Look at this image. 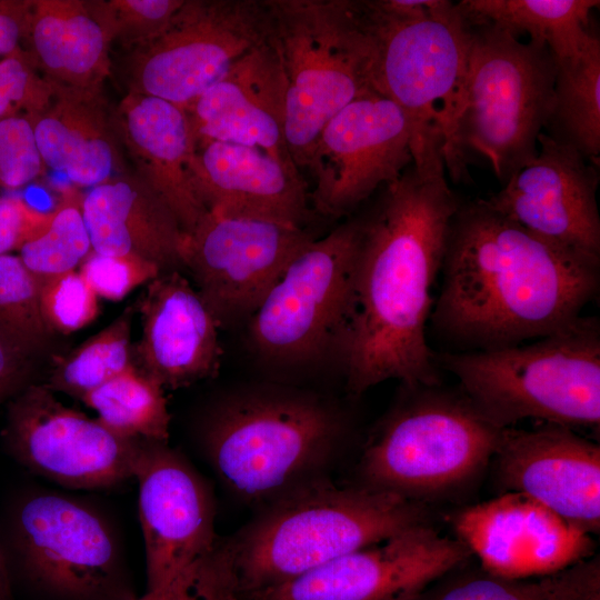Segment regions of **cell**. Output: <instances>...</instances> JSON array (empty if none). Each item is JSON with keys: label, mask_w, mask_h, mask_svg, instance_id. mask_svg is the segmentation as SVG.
Segmentation results:
<instances>
[{"label": "cell", "mask_w": 600, "mask_h": 600, "mask_svg": "<svg viewBox=\"0 0 600 600\" xmlns=\"http://www.w3.org/2000/svg\"><path fill=\"white\" fill-rule=\"evenodd\" d=\"M460 200L442 160L411 163L362 219L350 307L337 354L359 396L387 380L441 384L426 328Z\"/></svg>", "instance_id": "cell-1"}, {"label": "cell", "mask_w": 600, "mask_h": 600, "mask_svg": "<svg viewBox=\"0 0 600 600\" xmlns=\"http://www.w3.org/2000/svg\"><path fill=\"white\" fill-rule=\"evenodd\" d=\"M433 331L463 351L544 337L581 316L600 264L531 233L487 199L460 202L451 219Z\"/></svg>", "instance_id": "cell-2"}, {"label": "cell", "mask_w": 600, "mask_h": 600, "mask_svg": "<svg viewBox=\"0 0 600 600\" xmlns=\"http://www.w3.org/2000/svg\"><path fill=\"white\" fill-rule=\"evenodd\" d=\"M344 419L318 396L257 387L221 399L202 428V446L224 484L261 508L327 479Z\"/></svg>", "instance_id": "cell-3"}, {"label": "cell", "mask_w": 600, "mask_h": 600, "mask_svg": "<svg viewBox=\"0 0 600 600\" xmlns=\"http://www.w3.org/2000/svg\"><path fill=\"white\" fill-rule=\"evenodd\" d=\"M426 523L422 503L328 479L259 508L230 542L242 596L276 587Z\"/></svg>", "instance_id": "cell-4"}, {"label": "cell", "mask_w": 600, "mask_h": 600, "mask_svg": "<svg viewBox=\"0 0 600 600\" xmlns=\"http://www.w3.org/2000/svg\"><path fill=\"white\" fill-rule=\"evenodd\" d=\"M376 39L374 89L412 129V162L441 157L462 176L456 134L464 99L471 21L447 0H367Z\"/></svg>", "instance_id": "cell-5"}, {"label": "cell", "mask_w": 600, "mask_h": 600, "mask_svg": "<svg viewBox=\"0 0 600 600\" xmlns=\"http://www.w3.org/2000/svg\"><path fill=\"white\" fill-rule=\"evenodd\" d=\"M460 391L499 429L522 420L598 428L600 323L580 316L527 343L436 354Z\"/></svg>", "instance_id": "cell-6"}, {"label": "cell", "mask_w": 600, "mask_h": 600, "mask_svg": "<svg viewBox=\"0 0 600 600\" xmlns=\"http://www.w3.org/2000/svg\"><path fill=\"white\" fill-rule=\"evenodd\" d=\"M286 82L284 132L298 169L328 121L374 89L376 39L367 0H268Z\"/></svg>", "instance_id": "cell-7"}, {"label": "cell", "mask_w": 600, "mask_h": 600, "mask_svg": "<svg viewBox=\"0 0 600 600\" xmlns=\"http://www.w3.org/2000/svg\"><path fill=\"white\" fill-rule=\"evenodd\" d=\"M402 388L366 442L361 486L418 503L466 488L492 460L502 429L461 391Z\"/></svg>", "instance_id": "cell-8"}, {"label": "cell", "mask_w": 600, "mask_h": 600, "mask_svg": "<svg viewBox=\"0 0 600 600\" xmlns=\"http://www.w3.org/2000/svg\"><path fill=\"white\" fill-rule=\"evenodd\" d=\"M470 20V19H469ZM471 44L456 150L486 158L503 183L538 153L554 104L556 63L549 49L481 21Z\"/></svg>", "instance_id": "cell-9"}, {"label": "cell", "mask_w": 600, "mask_h": 600, "mask_svg": "<svg viewBox=\"0 0 600 600\" xmlns=\"http://www.w3.org/2000/svg\"><path fill=\"white\" fill-rule=\"evenodd\" d=\"M10 546L28 580L60 600H132L109 520L81 498L34 490L10 516Z\"/></svg>", "instance_id": "cell-10"}, {"label": "cell", "mask_w": 600, "mask_h": 600, "mask_svg": "<svg viewBox=\"0 0 600 600\" xmlns=\"http://www.w3.org/2000/svg\"><path fill=\"white\" fill-rule=\"evenodd\" d=\"M362 219L312 240L289 263L249 320V340L266 361L307 366L337 352L346 324Z\"/></svg>", "instance_id": "cell-11"}, {"label": "cell", "mask_w": 600, "mask_h": 600, "mask_svg": "<svg viewBox=\"0 0 600 600\" xmlns=\"http://www.w3.org/2000/svg\"><path fill=\"white\" fill-rule=\"evenodd\" d=\"M270 39L268 0H184L159 37L136 48L129 91L186 108Z\"/></svg>", "instance_id": "cell-12"}, {"label": "cell", "mask_w": 600, "mask_h": 600, "mask_svg": "<svg viewBox=\"0 0 600 600\" xmlns=\"http://www.w3.org/2000/svg\"><path fill=\"white\" fill-rule=\"evenodd\" d=\"M313 238L302 227L207 211L180 256L219 327L249 319Z\"/></svg>", "instance_id": "cell-13"}, {"label": "cell", "mask_w": 600, "mask_h": 600, "mask_svg": "<svg viewBox=\"0 0 600 600\" xmlns=\"http://www.w3.org/2000/svg\"><path fill=\"white\" fill-rule=\"evenodd\" d=\"M54 393L30 384L10 402L3 436L12 457L70 489H110L132 480L140 440L114 434Z\"/></svg>", "instance_id": "cell-14"}, {"label": "cell", "mask_w": 600, "mask_h": 600, "mask_svg": "<svg viewBox=\"0 0 600 600\" xmlns=\"http://www.w3.org/2000/svg\"><path fill=\"white\" fill-rule=\"evenodd\" d=\"M411 143V124L393 101L369 92L350 102L323 127L307 166L314 209L350 213L412 163Z\"/></svg>", "instance_id": "cell-15"}, {"label": "cell", "mask_w": 600, "mask_h": 600, "mask_svg": "<svg viewBox=\"0 0 600 600\" xmlns=\"http://www.w3.org/2000/svg\"><path fill=\"white\" fill-rule=\"evenodd\" d=\"M470 556L426 522L242 600H412Z\"/></svg>", "instance_id": "cell-16"}, {"label": "cell", "mask_w": 600, "mask_h": 600, "mask_svg": "<svg viewBox=\"0 0 600 600\" xmlns=\"http://www.w3.org/2000/svg\"><path fill=\"white\" fill-rule=\"evenodd\" d=\"M571 144L541 132L538 153L488 202L537 237L600 264L598 171Z\"/></svg>", "instance_id": "cell-17"}, {"label": "cell", "mask_w": 600, "mask_h": 600, "mask_svg": "<svg viewBox=\"0 0 600 600\" xmlns=\"http://www.w3.org/2000/svg\"><path fill=\"white\" fill-rule=\"evenodd\" d=\"M133 479L150 590L214 546L216 503L200 473L167 441L140 440Z\"/></svg>", "instance_id": "cell-18"}, {"label": "cell", "mask_w": 600, "mask_h": 600, "mask_svg": "<svg viewBox=\"0 0 600 600\" xmlns=\"http://www.w3.org/2000/svg\"><path fill=\"white\" fill-rule=\"evenodd\" d=\"M453 527L483 571L507 579L553 574L596 551L592 534L520 492L462 509Z\"/></svg>", "instance_id": "cell-19"}, {"label": "cell", "mask_w": 600, "mask_h": 600, "mask_svg": "<svg viewBox=\"0 0 600 600\" xmlns=\"http://www.w3.org/2000/svg\"><path fill=\"white\" fill-rule=\"evenodd\" d=\"M502 492L524 493L590 534L600 529V447L543 423L502 429L492 458Z\"/></svg>", "instance_id": "cell-20"}, {"label": "cell", "mask_w": 600, "mask_h": 600, "mask_svg": "<svg viewBox=\"0 0 600 600\" xmlns=\"http://www.w3.org/2000/svg\"><path fill=\"white\" fill-rule=\"evenodd\" d=\"M134 306L142 326L141 338L132 346L138 370L164 389L184 388L218 372L220 327L180 271L152 279Z\"/></svg>", "instance_id": "cell-21"}, {"label": "cell", "mask_w": 600, "mask_h": 600, "mask_svg": "<svg viewBox=\"0 0 600 600\" xmlns=\"http://www.w3.org/2000/svg\"><path fill=\"white\" fill-rule=\"evenodd\" d=\"M183 109L197 147L214 141L241 144L294 164L284 132L286 82L271 39Z\"/></svg>", "instance_id": "cell-22"}, {"label": "cell", "mask_w": 600, "mask_h": 600, "mask_svg": "<svg viewBox=\"0 0 600 600\" xmlns=\"http://www.w3.org/2000/svg\"><path fill=\"white\" fill-rule=\"evenodd\" d=\"M190 176L207 211L298 227L309 217L299 169L260 149L218 141L198 146Z\"/></svg>", "instance_id": "cell-23"}, {"label": "cell", "mask_w": 600, "mask_h": 600, "mask_svg": "<svg viewBox=\"0 0 600 600\" xmlns=\"http://www.w3.org/2000/svg\"><path fill=\"white\" fill-rule=\"evenodd\" d=\"M112 116L134 172L169 206L183 233L190 232L207 209L191 182L190 163L197 143L187 111L166 100L128 91Z\"/></svg>", "instance_id": "cell-24"}, {"label": "cell", "mask_w": 600, "mask_h": 600, "mask_svg": "<svg viewBox=\"0 0 600 600\" xmlns=\"http://www.w3.org/2000/svg\"><path fill=\"white\" fill-rule=\"evenodd\" d=\"M94 252L134 256L161 272L179 271L183 231L163 199L136 172L123 171L82 197Z\"/></svg>", "instance_id": "cell-25"}, {"label": "cell", "mask_w": 600, "mask_h": 600, "mask_svg": "<svg viewBox=\"0 0 600 600\" xmlns=\"http://www.w3.org/2000/svg\"><path fill=\"white\" fill-rule=\"evenodd\" d=\"M29 120L44 167L73 184L92 188L126 170L102 90L56 87L47 109Z\"/></svg>", "instance_id": "cell-26"}, {"label": "cell", "mask_w": 600, "mask_h": 600, "mask_svg": "<svg viewBox=\"0 0 600 600\" xmlns=\"http://www.w3.org/2000/svg\"><path fill=\"white\" fill-rule=\"evenodd\" d=\"M26 43L54 87L102 90L110 74L111 41L87 0H31Z\"/></svg>", "instance_id": "cell-27"}, {"label": "cell", "mask_w": 600, "mask_h": 600, "mask_svg": "<svg viewBox=\"0 0 600 600\" xmlns=\"http://www.w3.org/2000/svg\"><path fill=\"white\" fill-rule=\"evenodd\" d=\"M598 0H463L472 21L491 23L514 37L521 33L546 46L554 61L576 56L590 34L588 22Z\"/></svg>", "instance_id": "cell-28"}, {"label": "cell", "mask_w": 600, "mask_h": 600, "mask_svg": "<svg viewBox=\"0 0 600 600\" xmlns=\"http://www.w3.org/2000/svg\"><path fill=\"white\" fill-rule=\"evenodd\" d=\"M412 600H600V561L593 556L553 574L507 579L452 571Z\"/></svg>", "instance_id": "cell-29"}, {"label": "cell", "mask_w": 600, "mask_h": 600, "mask_svg": "<svg viewBox=\"0 0 600 600\" xmlns=\"http://www.w3.org/2000/svg\"><path fill=\"white\" fill-rule=\"evenodd\" d=\"M553 137L587 159L600 152V40L592 32L573 57L554 61Z\"/></svg>", "instance_id": "cell-30"}, {"label": "cell", "mask_w": 600, "mask_h": 600, "mask_svg": "<svg viewBox=\"0 0 600 600\" xmlns=\"http://www.w3.org/2000/svg\"><path fill=\"white\" fill-rule=\"evenodd\" d=\"M164 388L131 366L90 391L82 402L114 434L134 440L168 441L170 413Z\"/></svg>", "instance_id": "cell-31"}, {"label": "cell", "mask_w": 600, "mask_h": 600, "mask_svg": "<svg viewBox=\"0 0 600 600\" xmlns=\"http://www.w3.org/2000/svg\"><path fill=\"white\" fill-rule=\"evenodd\" d=\"M136 306L64 356L54 357L49 382L53 392L82 400L90 391L133 366L131 330Z\"/></svg>", "instance_id": "cell-32"}, {"label": "cell", "mask_w": 600, "mask_h": 600, "mask_svg": "<svg viewBox=\"0 0 600 600\" xmlns=\"http://www.w3.org/2000/svg\"><path fill=\"white\" fill-rule=\"evenodd\" d=\"M82 197L74 189L64 190L60 201L51 210L47 230L18 252L39 281L78 270L92 251L82 213Z\"/></svg>", "instance_id": "cell-33"}, {"label": "cell", "mask_w": 600, "mask_h": 600, "mask_svg": "<svg viewBox=\"0 0 600 600\" xmlns=\"http://www.w3.org/2000/svg\"><path fill=\"white\" fill-rule=\"evenodd\" d=\"M132 600H242L230 539L218 538L208 552Z\"/></svg>", "instance_id": "cell-34"}, {"label": "cell", "mask_w": 600, "mask_h": 600, "mask_svg": "<svg viewBox=\"0 0 600 600\" xmlns=\"http://www.w3.org/2000/svg\"><path fill=\"white\" fill-rule=\"evenodd\" d=\"M39 294L40 281L21 258L0 256V332L31 353L50 333L41 317Z\"/></svg>", "instance_id": "cell-35"}, {"label": "cell", "mask_w": 600, "mask_h": 600, "mask_svg": "<svg viewBox=\"0 0 600 600\" xmlns=\"http://www.w3.org/2000/svg\"><path fill=\"white\" fill-rule=\"evenodd\" d=\"M184 0H89L111 43L141 47L159 37Z\"/></svg>", "instance_id": "cell-36"}, {"label": "cell", "mask_w": 600, "mask_h": 600, "mask_svg": "<svg viewBox=\"0 0 600 600\" xmlns=\"http://www.w3.org/2000/svg\"><path fill=\"white\" fill-rule=\"evenodd\" d=\"M39 304L49 332L70 334L99 313V298L78 270L40 281Z\"/></svg>", "instance_id": "cell-37"}, {"label": "cell", "mask_w": 600, "mask_h": 600, "mask_svg": "<svg viewBox=\"0 0 600 600\" xmlns=\"http://www.w3.org/2000/svg\"><path fill=\"white\" fill-rule=\"evenodd\" d=\"M54 92L56 87L23 47L0 57V120L36 117L47 109Z\"/></svg>", "instance_id": "cell-38"}, {"label": "cell", "mask_w": 600, "mask_h": 600, "mask_svg": "<svg viewBox=\"0 0 600 600\" xmlns=\"http://www.w3.org/2000/svg\"><path fill=\"white\" fill-rule=\"evenodd\" d=\"M78 271L100 299L120 301L161 272L158 266L134 256L103 254L93 250Z\"/></svg>", "instance_id": "cell-39"}, {"label": "cell", "mask_w": 600, "mask_h": 600, "mask_svg": "<svg viewBox=\"0 0 600 600\" xmlns=\"http://www.w3.org/2000/svg\"><path fill=\"white\" fill-rule=\"evenodd\" d=\"M46 167L28 118L0 120V190H14L40 177Z\"/></svg>", "instance_id": "cell-40"}, {"label": "cell", "mask_w": 600, "mask_h": 600, "mask_svg": "<svg viewBox=\"0 0 600 600\" xmlns=\"http://www.w3.org/2000/svg\"><path fill=\"white\" fill-rule=\"evenodd\" d=\"M46 212L18 196H0V256L13 254L41 236L51 220Z\"/></svg>", "instance_id": "cell-41"}, {"label": "cell", "mask_w": 600, "mask_h": 600, "mask_svg": "<svg viewBox=\"0 0 600 600\" xmlns=\"http://www.w3.org/2000/svg\"><path fill=\"white\" fill-rule=\"evenodd\" d=\"M31 18V0H0V57L27 41Z\"/></svg>", "instance_id": "cell-42"}, {"label": "cell", "mask_w": 600, "mask_h": 600, "mask_svg": "<svg viewBox=\"0 0 600 600\" xmlns=\"http://www.w3.org/2000/svg\"><path fill=\"white\" fill-rule=\"evenodd\" d=\"M32 353L0 332V387L17 388L24 378Z\"/></svg>", "instance_id": "cell-43"}, {"label": "cell", "mask_w": 600, "mask_h": 600, "mask_svg": "<svg viewBox=\"0 0 600 600\" xmlns=\"http://www.w3.org/2000/svg\"><path fill=\"white\" fill-rule=\"evenodd\" d=\"M0 600H13L8 566L3 549L0 544Z\"/></svg>", "instance_id": "cell-44"}, {"label": "cell", "mask_w": 600, "mask_h": 600, "mask_svg": "<svg viewBox=\"0 0 600 600\" xmlns=\"http://www.w3.org/2000/svg\"><path fill=\"white\" fill-rule=\"evenodd\" d=\"M16 388L12 387H0V401L10 394Z\"/></svg>", "instance_id": "cell-45"}]
</instances>
